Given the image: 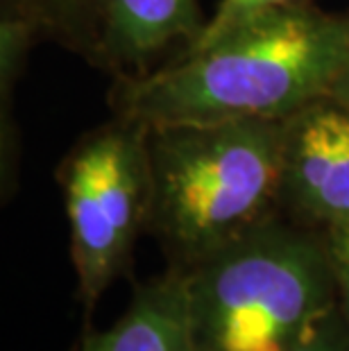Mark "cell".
<instances>
[{"label": "cell", "mask_w": 349, "mask_h": 351, "mask_svg": "<svg viewBox=\"0 0 349 351\" xmlns=\"http://www.w3.org/2000/svg\"><path fill=\"white\" fill-rule=\"evenodd\" d=\"M347 36L349 14L291 7L145 75L114 77L107 100L147 127L286 121L329 93Z\"/></svg>", "instance_id": "1"}, {"label": "cell", "mask_w": 349, "mask_h": 351, "mask_svg": "<svg viewBox=\"0 0 349 351\" xmlns=\"http://www.w3.org/2000/svg\"><path fill=\"white\" fill-rule=\"evenodd\" d=\"M281 143L284 121L150 127L147 236L168 265L189 270L279 218Z\"/></svg>", "instance_id": "2"}, {"label": "cell", "mask_w": 349, "mask_h": 351, "mask_svg": "<svg viewBox=\"0 0 349 351\" xmlns=\"http://www.w3.org/2000/svg\"><path fill=\"white\" fill-rule=\"evenodd\" d=\"M184 276L197 351H288L338 304L324 229L284 215Z\"/></svg>", "instance_id": "3"}, {"label": "cell", "mask_w": 349, "mask_h": 351, "mask_svg": "<svg viewBox=\"0 0 349 351\" xmlns=\"http://www.w3.org/2000/svg\"><path fill=\"white\" fill-rule=\"evenodd\" d=\"M150 127L111 116L71 147L57 168L71 234V261L86 324L111 283L130 276L150 220Z\"/></svg>", "instance_id": "4"}, {"label": "cell", "mask_w": 349, "mask_h": 351, "mask_svg": "<svg viewBox=\"0 0 349 351\" xmlns=\"http://www.w3.org/2000/svg\"><path fill=\"white\" fill-rule=\"evenodd\" d=\"M281 215L304 227L349 222V107L322 95L284 121Z\"/></svg>", "instance_id": "5"}, {"label": "cell", "mask_w": 349, "mask_h": 351, "mask_svg": "<svg viewBox=\"0 0 349 351\" xmlns=\"http://www.w3.org/2000/svg\"><path fill=\"white\" fill-rule=\"evenodd\" d=\"M206 19L197 0H100L88 64L118 75H145L184 55Z\"/></svg>", "instance_id": "6"}, {"label": "cell", "mask_w": 349, "mask_h": 351, "mask_svg": "<svg viewBox=\"0 0 349 351\" xmlns=\"http://www.w3.org/2000/svg\"><path fill=\"white\" fill-rule=\"evenodd\" d=\"M80 351H197L184 270L168 265L136 283L123 317L105 331L84 328Z\"/></svg>", "instance_id": "7"}, {"label": "cell", "mask_w": 349, "mask_h": 351, "mask_svg": "<svg viewBox=\"0 0 349 351\" xmlns=\"http://www.w3.org/2000/svg\"><path fill=\"white\" fill-rule=\"evenodd\" d=\"M0 19L25 23L39 41H53L91 59L98 32L100 0H0Z\"/></svg>", "instance_id": "8"}, {"label": "cell", "mask_w": 349, "mask_h": 351, "mask_svg": "<svg viewBox=\"0 0 349 351\" xmlns=\"http://www.w3.org/2000/svg\"><path fill=\"white\" fill-rule=\"evenodd\" d=\"M309 3H315V0H220L213 16L206 21L200 39L193 43L186 52L209 46V43L218 41L222 36L232 34L245 25H250L252 21L268 16V14L284 12V10H291V7H300ZM186 52H184V55H186Z\"/></svg>", "instance_id": "9"}, {"label": "cell", "mask_w": 349, "mask_h": 351, "mask_svg": "<svg viewBox=\"0 0 349 351\" xmlns=\"http://www.w3.org/2000/svg\"><path fill=\"white\" fill-rule=\"evenodd\" d=\"M288 351H349V326L336 304Z\"/></svg>", "instance_id": "10"}, {"label": "cell", "mask_w": 349, "mask_h": 351, "mask_svg": "<svg viewBox=\"0 0 349 351\" xmlns=\"http://www.w3.org/2000/svg\"><path fill=\"white\" fill-rule=\"evenodd\" d=\"M324 236L333 267V279H336L338 306L349 326V222H338V225L326 227Z\"/></svg>", "instance_id": "11"}, {"label": "cell", "mask_w": 349, "mask_h": 351, "mask_svg": "<svg viewBox=\"0 0 349 351\" xmlns=\"http://www.w3.org/2000/svg\"><path fill=\"white\" fill-rule=\"evenodd\" d=\"M329 98L343 102L345 107H349V36H347V46H345V55L343 62H340L336 77H333L331 86H329Z\"/></svg>", "instance_id": "12"}]
</instances>
